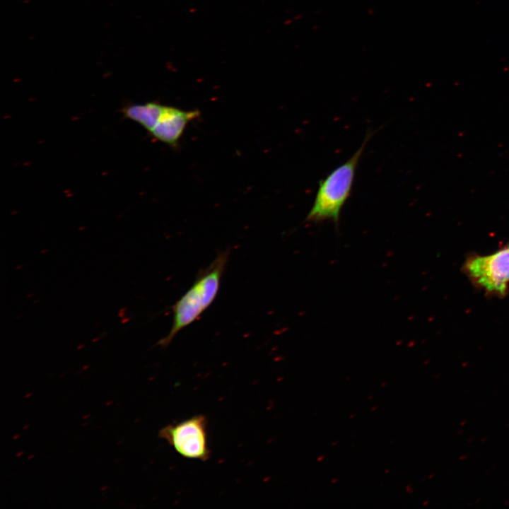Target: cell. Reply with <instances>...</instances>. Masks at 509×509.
Segmentation results:
<instances>
[{"mask_svg":"<svg viewBox=\"0 0 509 509\" xmlns=\"http://www.w3.org/2000/svg\"><path fill=\"white\" fill-rule=\"evenodd\" d=\"M230 250L221 252L214 260L197 276L192 286L172 305L171 329L158 344L168 346L184 328L197 321L215 300L220 289Z\"/></svg>","mask_w":509,"mask_h":509,"instance_id":"6da1fadb","label":"cell"},{"mask_svg":"<svg viewBox=\"0 0 509 509\" xmlns=\"http://www.w3.org/2000/svg\"><path fill=\"white\" fill-rule=\"evenodd\" d=\"M372 135L369 131L357 151L319 182L307 221L318 223L331 220L338 224L341 210L351 194L360 158Z\"/></svg>","mask_w":509,"mask_h":509,"instance_id":"7a4b0ae2","label":"cell"},{"mask_svg":"<svg viewBox=\"0 0 509 509\" xmlns=\"http://www.w3.org/2000/svg\"><path fill=\"white\" fill-rule=\"evenodd\" d=\"M206 426V418L196 415L163 428L158 435L182 457L206 461L210 457Z\"/></svg>","mask_w":509,"mask_h":509,"instance_id":"3957f363","label":"cell"},{"mask_svg":"<svg viewBox=\"0 0 509 509\" xmlns=\"http://www.w3.org/2000/svg\"><path fill=\"white\" fill-rule=\"evenodd\" d=\"M469 277L488 292L504 295L509 282V248L469 258L464 266Z\"/></svg>","mask_w":509,"mask_h":509,"instance_id":"277c9868","label":"cell"},{"mask_svg":"<svg viewBox=\"0 0 509 509\" xmlns=\"http://www.w3.org/2000/svg\"><path fill=\"white\" fill-rule=\"evenodd\" d=\"M199 115L198 110H183L163 105L148 133L158 141L175 147L177 145L187 124Z\"/></svg>","mask_w":509,"mask_h":509,"instance_id":"5b68a950","label":"cell"},{"mask_svg":"<svg viewBox=\"0 0 509 509\" xmlns=\"http://www.w3.org/2000/svg\"><path fill=\"white\" fill-rule=\"evenodd\" d=\"M508 248H509V245H508Z\"/></svg>","mask_w":509,"mask_h":509,"instance_id":"8992f818","label":"cell"}]
</instances>
